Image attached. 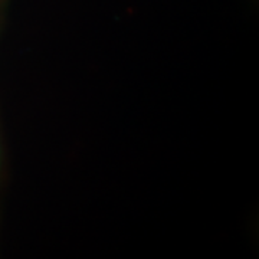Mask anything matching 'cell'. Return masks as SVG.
I'll list each match as a JSON object with an SVG mask.
<instances>
[]
</instances>
